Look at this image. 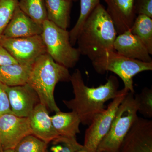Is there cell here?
I'll return each instance as SVG.
<instances>
[{"instance_id": "obj_1", "label": "cell", "mask_w": 152, "mask_h": 152, "mask_svg": "<svg viewBox=\"0 0 152 152\" xmlns=\"http://www.w3.org/2000/svg\"><path fill=\"white\" fill-rule=\"evenodd\" d=\"M70 82L75 97L63 102L77 114L81 123L84 125L89 126L95 115L105 109L106 102L113 99L120 93L118 80L113 75L110 76L104 84L91 88L85 84L80 71L77 69L71 76Z\"/></svg>"}, {"instance_id": "obj_2", "label": "cell", "mask_w": 152, "mask_h": 152, "mask_svg": "<svg viewBox=\"0 0 152 152\" xmlns=\"http://www.w3.org/2000/svg\"><path fill=\"white\" fill-rule=\"evenodd\" d=\"M117 35L110 17L99 4L84 23L77 39V48L81 55L94 61L108 52L115 51L114 43Z\"/></svg>"}, {"instance_id": "obj_3", "label": "cell", "mask_w": 152, "mask_h": 152, "mask_svg": "<svg viewBox=\"0 0 152 152\" xmlns=\"http://www.w3.org/2000/svg\"><path fill=\"white\" fill-rule=\"evenodd\" d=\"M71 76L68 69L46 53L33 64L27 83L37 93L41 103L56 113L61 110L55 100V87L59 82H70Z\"/></svg>"}, {"instance_id": "obj_4", "label": "cell", "mask_w": 152, "mask_h": 152, "mask_svg": "<svg viewBox=\"0 0 152 152\" xmlns=\"http://www.w3.org/2000/svg\"><path fill=\"white\" fill-rule=\"evenodd\" d=\"M134 93L129 92L120 104L110 129L101 141L97 152H119L123 141L137 118Z\"/></svg>"}, {"instance_id": "obj_5", "label": "cell", "mask_w": 152, "mask_h": 152, "mask_svg": "<svg viewBox=\"0 0 152 152\" xmlns=\"http://www.w3.org/2000/svg\"><path fill=\"white\" fill-rule=\"evenodd\" d=\"M41 35L47 52L56 62L69 69L79 61L81 54L78 48L72 45L69 32L47 20L42 25Z\"/></svg>"}, {"instance_id": "obj_6", "label": "cell", "mask_w": 152, "mask_h": 152, "mask_svg": "<svg viewBox=\"0 0 152 152\" xmlns=\"http://www.w3.org/2000/svg\"><path fill=\"white\" fill-rule=\"evenodd\" d=\"M92 64L98 73L103 75L110 71L118 76L124 83V88L133 93H134V77L142 72L152 70V63L129 58L115 51L107 53L103 56L92 62Z\"/></svg>"}, {"instance_id": "obj_7", "label": "cell", "mask_w": 152, "mask_h": 152, "mask_svg": "<svg viewBox=\"0 0 152 152\" xmlns=\"http://www.w3.org/2000/svg\"><path fill=\"white\" fill-rule=\"evenodd\" d=\"M129 92L125 88L120 90L107 108L95 115L86 131L84 146L97 152L99 144L110 129L119 106Z\"/></svg>"}, {"instance_id": "obj_8", "label": "cell", "mask_w": 152, "mask_h": 152, "mask_svg": "<svg viewBox=\"0 0 152 152\" xmlns=\"http://www.w3.org/2000/svg\"><path fill=\"white\" fill-rule=\"evenodd\" d=\"M0 45L23 64L32 65L39 57L47 53L41 35L16 38L0 37Z\"/></svg>"}, {"instance_id": "obj_9", "label": "cell", "mask_w": 152, "mask_h": 152, "mask_svg": "<svg viewBox=\"0 0 152 152\" xmlns=\"http://www.w3.org/2000/svg\"><path fill=\"white\" fill-rule=\"evenodd\" d=\"M32 134L28 118L13 114L0 116V142L3 151L14 149L26 136Z\"/></svg>"}, {"instance_id": "obj_10", "label": "cell", "mask_w": 152, "mask_h": 152, "mask_svg": "<svg viewBox=\"0 0 152 152\" xmlns=\"http://www.w3.org/2000/svg\"><path fill=\"white\" fill-rule=\"evenodd\" d=\"M119 152H152V121L138 117L128 132Z\"/></svg>"}, {"instance_id": "obj_11", "label": "cell", "mask_w": 152, "mask_h": 152, "mask_svg": "<svg viewBox=\"0 0 152 152\" xmlns=\"http://www.w3.org/2000/svg\"><path fill=\"white\" fill-rule=\"evenodd\" d=\"M4 86L8 95L12 113L17 116L28 118L40 103L37 94L28 83L14 87Z\"/></svg>"}, {"instance_id": "obj_12", "label": "cell", "mask_w": 152, "mask_h": 152, "mask_svg": "<svg viewBox=\"0 0 152 152\" xmlns=\"http://www.w3.org/2000/svg\"><path fill=\"white\" fill-rule=\"evenodd\" d=\"M118 34L130 30L136 18L134 0H103Z\"/></svg>"}, {"instance_id": "obj_13", "label": "cell", "mask_w": 152, "mask_h": 152, "mask_svg": "<svg viewBox=\"0 0 152 152\" xmlns=\"http://www.w3.org/2000/svg\"><path fill=\"white\" fill-rule=\"evenodd\" d=\"M115 52L124 56L145 63H152V59L142 42L130 31L117 36L114 43Z\"/></svg>"}, {"instance_id": "obj_14", "label": "cell", "mask_w": 152, "mask_h": 152, "mask_svg": "<svg viewBox=\"0 0 152 152\" xmlns=\"http://www.w3.org/2000/svg\"><path fill=\"white\" fill-rule=\"evenodd\" d=\"M42 25L39 24L19 8L18 5L2 33V37L16 38L42 34Z\"/></svg>"}, {"instance_id": "obj_15", "label": "cell", "mask_w": 152, "mask_h": 152, "mask_svg": "<svg viewBox=\"0 0 152 152\" xmlns=\"http://www.w3.org/2000/svg\"><path fill=\"white\" fill-rule=\"evenodd\" d=\"M32 135L47 143L59 136L45 106L38 104L28 117Z\"/></svg>"}, {"instance_id": "obj_16", "label": "cell", "mask_w": 152, "mask_h": 152, "mask_svg": "<svg viewBox=\"0 0 152 152\" xmlns=\"http://www.w3.org/2000/svg\"><path fill=\"white\" fill-rule=\"evenodd\" d=\"M32 65L18 63L0 66V82L10 87L26 84L28 80Z\"/></svg>"}, {"instance_id": "obj_17", "label": "cell", "mask_w": 152, "mask_h": 152, "mask_svg": "<svg viewBox=\"0 0 152 152\" xmlns=\"http://www.w3.org/2000/svg\"><path fill=\"white\" fill-rule=\"evenodd\" d=\"M51 118L53 126L59 135L76 137L77 134L80 132L81 121L75 112L64 113L60 111Z\"/></svg>"}, {"instance_id": "obj_18", "label": "cell", "mask_w": 152, "mask_h": 152, "mask_svg": "<svg viewBox=\"0 0 152 152\" xmlns=\"http://www.w3.org/2000/svg\"><path fill=\"white\" fill-rule=\"evenodd\" d=\"M72 2L67 0H45L48 20L67 30L69 25Z\"/></svg>"}, {"instance_id": "obj_19", "label": "cell", "mask_w": 152, "mask_h": 152, "mask_svg": "<svg viewBox=\"0 0 152 152\" xmlns=\"http://www.w3.org/2000/svg\"><path fill=\"white\" fill-rule=\"evenodd\" d=\"M131 32L138 37L152 54V19L144 15H138L131 28Z\"/></svg>"}, {"instance_id": "obj_20", "label": "cell", "mask_w": 152, "mask_h": 152, "mask_svg": "<svg viewBox=\"0 0 152 152\" xmlns=\"http://www.w3.org/2000/svg\"><path fill=\"white\" fill-rule=\"evenodd\" d=\"M19 8L39 24L48 20L45 0H19Z\"/></svg>"}, {"instance_id": "obj_21", "label": "cell", "mask_w": 152, "mask_h": 152, "mask_svg": "<svg viewBox=\"0 0 152 152\" xmlns=\"http://www.w3.org/2000/svg\"><path fill=\"white\" fill-rule=\"evenodd\" d=\"M99 4L100 0H80V14L73 28L69 31L70 41L72 46L75 45L78 37L86 20Z\"/></svg>"}, {"instance_id": "obj_22", "label": "cell", "mask_w": 152, "mask_h": 152, "mask_svg": "<svg viewBox=\"0 0 152 152\" xmlns=\"http://www.w3.org/2000/svg\"><path fill=\"white\" fill-rule=\"evenodd\" d=\"M83 146L76 137L59 135L46 143L45 152H77Z\"/></svg>"}, {"instance_id": "obj_23", "label": "cell", "mask_w": 152, "mask_h": 152, "mask_svg": "<svg viewBox=\"0 0 152 152\" xmlns=\"http://www.w3.org/2000/svg\"><path fill=\"white\" fill-rule=\"evenodd\" d=\"M138 107V112L145 118H152V89L145 88L140 94L134 95Z\"/></svg>"}, {"instance_id": "obj_24", "label": "cell", "mask_w": 152, "mask_h": 152, "mask_svg": "<svg viewBox=\"0 0 152 152\" xmlns=\"http://www.w3.org/2000/svg\"><path fill=\"white\" fill-rule=\"evenodd\" d=\"M46 142L32 134L26 136L14 149L15 152H45Z\"/></svg>"}, {"instance_id": "obj_25", "label": "cell", "mask_w": 152, "mask_h": 152, "mask_svg": "<svg viewBox=\"0 0 152 152\" xmlns=\"http://www.w3.org/2000/svg\"><path fill=\"white\" fill-rule=\"evenodd\" d=\"M18 0H0V37L18 7Z\"/></svg>"}, {"instance_id": "obj_26", "label": "cell", "mask_w": 152, "mask_h": 152, "mask_svg": "<svg viewBox=\"0 0 152 152\" xmlns=\"http://www.w3.org/2000/svg\"><path fill=\"white\" fill-rule=\"evenodd\" d=\"M136 15H144L152 18V0H134Z\"/></svg>"}, {"instance_id": "obj_27", "label": "cell", "mask_w": 152, "mask_h": 152, "mask_svg": "<svg viewBox=\"0 0 152 152\" xmlns=\"http://www.w3.org/2000/svg\"><path fill=\"white\" fill-rule=\"evenodd\" d=\"M6 114H13L11 110L8 95L4 85L0 82V116Z\"/></svg>"}, {"instance_id": "obj_28", "label": "cell", "mask_w": 152, "mask_h": 152, "mask_svg": "<svg viewBox=\"0 0 152 152\" xmlns=\"http://www.w3.org/2000/svg\"><path fill=\"white\" fill-rule=\"evenodd\" d=\"M18 64L10 53L0 45V66Z\"/></svg>"}, {"instance_id": "obj_29", "label": "cell", "mask_w": 152, "mask_h": 152, "mask_svg": "<svg viewBox=\"0 0 152 152\" xmlns=\"http://www.w3.org/2000/svg\"><path fill=\"white\" fill-rule=\"evenodd\" d=\"M77 152H94L93 151H91V150L87 148L84 146L83 145V147L80 149L79 151H78Z\"/></svg>"}, {"instance_id": "obj_30", "label": "cell", "mask_w": 152, "mask_h": 152, "mask_svg": "<svg viewBox=\"0 0 152 152\" xmlns=\"http://www.w3.org/2000/svg\"><path fill=\"white\" fill-rule=\"evenodd\" d=\"M3 152H15V151H14V149H8L4 150Z\"/></svg>"}, {"instance_id": "obj_31", "label": "cell", "mask_w": 152, "mask_h": 152, "mask_svg": "<svg viewBox=\"0 0 152 152\" xmlns=\"http://www.w3.org/2000/svg\"><path fill=\"white\" fill-rule=\"evenodd\" d=\"M3 149L1 145V142H0V152H3Z\"/></svg>"}, {"instance_id": "obj_32", "label": "cell", "mask_w": 152, "mask_h": 152, "mask_svg": "<svg viewBox=\"0 0 152 152\" xmlns=\"http://www.w3.org/2000/svg\"><path fill=\"white\" fill-rule=\"evenodd\" d=\"M67 1H70L72 2V1H76V0H67Z\"/></svg>"}]
</instances>
